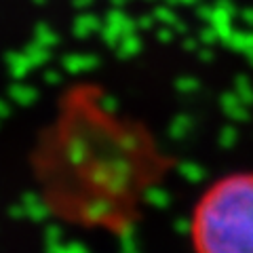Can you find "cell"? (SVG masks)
I'll use <instances>...</instances> for the list:
<instances>
[{"mask_svg": "<svg viewBox=\"0 0 253 253\" xmlns=\"http://www.w3.org/2000/svg\"><path fill=\"white\" fill-rule=\"evenodd\" d=\"M192 253H253V169L221 173L190 211Z\"/></svg>", "mask_w": 253, "mask_h": 253, "instance_id": "1", "label": "cell"}]
</instances>
